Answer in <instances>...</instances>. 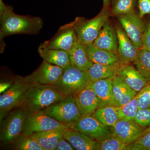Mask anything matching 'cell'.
Returning <instances> with one entry per match:
<instances>
[{"instance_id": "obj_1", "label": "cell", "mask_w": 150, "mask_h": 150, "mask_svg": "<svg viewBox=\"0 0 150 150\" xmlns=\"http://www.w3.org/2000/svg\"><path fill=\"white\" fill-rule=\"evenodd\" d=\"M0 21L1 53L4 49V38L14 34H37L43 24V20L38 17L21 16L15 13L13 8L6 5L3 0H0Z\"/></svg>"}, {"instance_id": "obj_2", "label": "cell", "mask_w": 150, "mask_h": 150, "mask_svg": "<svg viewBox=\"0 0 150 150\" xmlns=\"http://www.w3.org/2000/svg\"><path fill=\"white\" fill-rule=\"evenodd\" d=\"M66 96L54 85L32 83L25 94L20 107L29 112H39Z\"/></svg>"}, {"instance_id": "obj_3", "label": "cell", "mask_w": 150, "mask_h": 150, "mask_svg": "<svg viewBox=\"0 0 150 150\" xmlns=\"http://www.w3.org/2000/svg\"><path fill=\"white\" fill-rule=\"evenodd\" d=\"M110 16V8H103L99 14L91 19L77 17L72 23L79 41L85 45L93 43L104 23L109 19Z\"/></svg>"}, {"instance_id": "obj_4", "label": "cell", "mask_w": 150, "mask_h": 150, "mask_svg": "<svg viewBox=\"0 0 150 150\" xmlns=\"http://www.w3.org/2000/svg\"><path fill=\"white\" fill-rule=\"evenodd\" d=\"M28 112L23 108H17L1 122L0 140L3 144H11L21 136Z\"/></svg>"}, {"instance_id": "obj_5", "label": "cell", "mask_w": 150, "mask_h": 150, "mask_svg": "<svg viewBox=\"0 0 150 150\" xmlns=\"http://www.w3.org/2000/svg\"><path fill=\"white\" fill-rule=\"evenodd\" d=\"M90 82L86 72L70 65L64 68L62 76L54 86L67 96L74 95L85 88Z\"/></svg>"}, {"instance_id": "obj_6", "label": "cell", "mask_w": 150, "mask_h": 150, "mask_svg": "<svg viewBox=\"0 0 150 150\" xmlns=\"http://www.w3.org/2000/svg\"><path fill=\"white\" fill-rule=\"evenodd\" d=\"M43 111L46 115L56 121L69 126L81 117L73 95L67 96L54 103Z\"/></svg>"}, {"instance_id": "obj_7", "label": "cell", "mask_w": 150, "mask_h": 150, "mask_svg": "<svg viewBox=\"0 0 150 150\" xmlns=\"http://www.w3.org/2000/svg\"><path fill=\"white\" fill-rule=\"evenodd\" d=\"M32 83L21 79V77L16 79L12 86L0 96V119L2 121L8 114L20 107L25 92Z\"/></svg>"}, {"instance_id": "obj_8", "label": "cell", "mask_w": 150, "mask_h": 150, "mask_svg": "<svg viewBox=\"0 0 150 150\" xmlns=\"http://www.w3.org/2000/svg\"><path fill=\"white\" fill-rule=\"evenodd\" d=\"M69 128V125L56 121L46 115L43 110L28 112L22 134L31 136L40 132Z\"/></svg>"}, {"instance_id": "obj_9", "label": "cell", "mask_w": 150, "mask_h": 150, "mask_svg": "<svg viewBox=\"0 0 150 150\" xmlns=\"http://www.w3.org/2000/svg\"><path fill=\"white\" fill-rule=\"evenodd\" d=\"M119 24L138 49L143 48V39L146 29V22L137 12L116 16Z\"/></svg>"}, {"instance_id": "obj_10", "label": "cell", "mask_w": 150, "mask_h": 150, "mask_svg": "<svg viewBox=\"0 0 150 150\" xmlns=\"http://www.w3.org/2000/svg\"><path fill=\"white\" fill-rule=\"evenodd\" d=\"M79 41L77 35L72 23L59 28L56 34L50 40L39 46L40 48L59 49L69 52Z\"/></svg>"}, {"instance_id": "obj_11", "label": "cell", "mask_w": 150, "mask_h": 150, "mask_svg": "<svg viewBox=\"0 0 150 150\" xmlns=\"http://www.w3.org/2000/svg\"><path fill=\"white\" fill-rule=\"evenodd\" d=\"M70 129L85 134L100 142L112 136L110 129L91 115L81 117L69 126Z\"/></svg>"}, {"instance_id": "obj_12", "label": "cell", "mask_w": 150, "mask_h": 150, "mask_svg": "<svg viewBox=\"0 0 150 150\" xmlns=\"http://www.w3.org/2000/svg\"><path fill=\"white\" fill-rule=\"evenodd\" d=\"M64 70V68L43 60L38 69L31 74L21 78L22 80L30 83L54 85L60 79Z\"/></svg>"}, {"instance_id": "obj_13", "label": "cell", "mask_w": 150, "mask_h": 150, "mask_svg": "<svg viewBox=\"0 0 150 150\" xmlns=\"http://www.w3.org/2000/svg\"><path fill=\"white\" fill-rule=\"evenodd\" d=\"M115 27L118 39L117 56L122 66L134 63L137 59L139 49L128 37L120 24L115 23Z\"/></svg>"}, {"instance_id": "obj_14", "label": "cell", "mask_w": 150, "mask_h": 150, "mask_svg": "<svg viewBox=\"0 0 150 150\" xmlns=\"http://www.w3.org/2000/svg\"><path fill=\"white\" fill-rule=\"evenodd\" d=\"M145 129L133 121L120 118L110 130L113 136L128 145L135 142Z\"/></svg>"}, {"instance_id": "obj_15", "label": "cell", "mask_w": 150, "mask_h": 150, "mask_svg": "<svg viewBox=\"0 0 150 150\" xmlns=\"http://www.w3.org/2000/svg\"><path fill=\"white\" fill-rule=\"evenodd\" d=\"M93 44L97 48L117 55L118 39L117 33L115 25L112 24L109 19L104 23Z\"/></svg>"}, {"instance_id": "obj_16", "label": "cell", "mask_w": 150, "mask_h": 150, "mask_svg": "<svg viewBox=\"0 0 150 150\" xmlns=\"http://www.w3.org/2000/svg\"><path fill=\"white\" fill-rule=\"evenodd\" d=\"M81 117L91 115L99 108V101L93 90L88 85L73 95Z\"/></svg>"}, {"instance_id": "obj_17", "label": "cell", "mask_w": 150, "mask_h": 150, "mask_svg": "<svg viewBox=\"0 0 150 150\" xmlns=\"http://www.w3.org/2000/svg\"><path fill=\"white\" fill-rule=\"evenodd\" d=\"M64 137L76 150H101L98 141L69 128L65 131Z\"/></svg>"}, {"instance_id": "obj_18", "label": "cell", "mask_w": 150, "mask_h": 150, "mask_svg": "<svg viewBox=\"0 0 150 150\" xmlns=\"http://www.w3.org/2000/svg\"><path fill=\"white\" fill-rule=\"evenodd\" d=\"M118 75L131 89L137 93L150 84L138 69L131 64L122 66Z\"/></svg>"}, {"instance_id": "obj_19", "label": "cell", "mask_w": 150, "mask_h": 150, "mask_svg": "<svg viewBox=\"0 0 150 150\" xmlns=\"http://www.w3.org/2000/svg\"><path fill=\"white\" fill-rule=\"evenodd\" d=\"M112 88L115 106L124 105L138 93L131 89L118 75L112 79Z\"/></svg>"}, {"instance_id": "obj_20", "label": "cell", "mask_w": 150, "mask_h": 150, "mask_svg": "<svg viewBox=\"0 0 150 150\" xmlns=\"http://www.w3.org/2000/svg\"><path fill=\"white\" fill-rule=\"evenodd\" d=\"M88 86L96 94L99 101V108L115 105L112 88V79L90 82Z\"/></svg>"}, {"instance_id": "obj_21", "label": "cell", "mask_w": 150, "mask_h": 150, "mask_svg": "<svg viewBox=\"0 0 150 150\" xmlns=\"http://www.w3.org/2000/svg\"><path fill=\"white\" fill-rule=\"evenodd\" d=\"M122 67L120 64L110 65L93 64L86 73L90 80L93 82L112 79L118 75Z\"/></svg>"}, {"instance_id": "obj_22", "label": "cell", "mask_w": 150, "mask_h": 150, "mask_svg": "<svg viewBox=\"0 0 150 150\" xmlns=\"http://www.w3.org/2000/svg\"><path fill=\"white\" fill-rule=\"evenodd\" d=\"M86 47L89 59L93 64L106 65L120 64L117 54L97 48L93 43L86 45Z\"/></svg>"}, {"instance_id": "obj_23", "label": "cell", "mask_w": 150, "mask_h": 150, "mask_svg": "<svg viewBox=\"0 0 150 150\" xmlns=\"http://www.w3.org/2000/svg\"><path fill=\"white\" fill-rule=\"evenodd\" d=\"M69 53L70 64L78 69L86 72L93 64L88 56L86 45L79 40Z\"/></svg>"}, {"instance_id": "obj_24", "label": "cell", "mask_w": 150, "mask_h": 150, "mask_svg": "<svg viewBox=\"0 0 150 150\" xmlns=\"http://www.w3.org/2000/svg\"><path fill=\"white\" fill-rule=\"evenodd\" d=\"M67 129H55L36 133L31 136L39 143L43 150H55L57 143L61 138L64 137Z\"/></svg>"}, {"instance_id": "obj_25", "label": "cell", "mask_w": 150, "mask_h": 150, "mask_svg": "<svg viewBox=\"0 0 150 150\" xmlns=\"http://www.w3.org/2000/svg\"><path fill=\"white\" fill-rule=\"evenodd\" d=\"M38 52L43 60L52 64L64 69L71 65L69 53L67 51L38 47Z\"/></svg>"}, {"instance_id": "obj_26", "label": "cell", "mask_w": 150, "mask_h": 150, "mask_svg": "<svg viewBox=\"0 0 150 150\" xmlns=\"http://www.w3.org/2000/svg\"><path fill=\"white\" fill-rule=\"evenodd\" d=\"M91 115L103 125L110 129L119 119L118 106L109 105L100 107Z\"/></svg>"}, {"instance_id": "obj_27", "label": "cell", "mask_w": 150, "mask_h": 150, "mask_svg": "<svg viewBox=\"0 0 150 150\" xmlns=\"http://www.w3.org/2000/svg\"><path fill=\"white\" fill-rule=\"evenodd\" d=\"M138 0H110V15L117 16L136 11Z\"/></svg>"}, {"instance_id": "obj_28", "label": "cell", "mask_w": 150, "mask_h": 150, "mask_svg": "<svg viewBox=\"0 0 150 150\" xmlns=\"http://www.w3.org/2000/svg\"><path fill=\"white\" fill-rule=\"evenodd\" d=\"M145 87L139 92L133 99L124 105L118 106L119 119L133 121L139 110V99L145 90Z\"/></svg>"}, {"instance_id": "obj_29", "label": "cell", "mask_w": 150, "mask_h": 150, "mask_svg": "<svg viewBox=\"0 0 150 150\" xmlns=\"http://www.w3.org/2000/svg\"><path fill=\"white\" fill-rule=\"evenodd\" d=\"M136 68L144 77L150 82V52L144 48L140 49L134 62Z\"/></svg>"}, {"instance_id": "obj_30", "label": "cell", "mask_w": 150, "mask_h": 150, "mask_svg": "<svg viewBox=\"0 0 150 150\" xmlns=\"http://www.w3.org/2000/svg\"><path fill=\"white\" fill-rule=\"evenodd\" d=\"M12 144L15 150H43L39 143L31 136L22 134Z\"/></svg>"}, {"instance_id": "obj_31", "label": "cell", "mask_w": 150, "mask_h": 150, "mask_svg": "<svg viewBox=\"0 0 150 150\" xmlns=\"http://www.w3.org/2000/svg\"><path fill=\"white\" fill-rule=\"evenodd\" d=\"M126 150H150V126L135 142L127 145Z\"/></svg>"}, {"instance_id": "obj_32", "label": "cell", "mask_w": 150, "mask_h": 150, "mask_svg": "<svg viewBox=\"0 0 150 150\" xmlns=\"http://www.w3.org/2000/svg\"><path fill=\"white\" fill-rule=\"evenodd\" d=\"M99 143L101 150H125L127 146L120 139L112 135Z\"/></svg>"}, {"instance_id": "obj_33", "label": "cell", "mask_w": 150, "mask_h": 150, "mask_svg": "<svg viewBox=\"0 0 150 150\" xmlns=\"http://www.w3.org/2000/svg\"><path fill=\"white\" fill-rule=\"evenodd\" d=\"M133 121L144 128L150 126V108L139 109Z\"/></svg>"}, {"instance_id": "obj_34", "label": "cell", "mask_w": 150, "mask_h": 150, "mask_svg": "<svg viewBox=\"0 0 150 150\" xmlns=\"http://www.w3.org/2000/svg\"><path fill=\"white\" fill-rule=\"evenodd\" d=\"M150 108V84L145 87V90L139 99V110Z\"/></svg>"}, {"instance_id": "obj_35", "label": "cell", "mask_w": 150, "mask_h": 150, "mask_svg": "<svg viewBox=\"0 0 150 150\" xmlns=\"http://www.w3.org/2000/svg\"><path fill=\"white\" fill-rule=\"evenodd\" d=\"M137 7L141 17L143 18L146 15H150V0H138Z\"/></svg>"}, {"instance_id": "obj_36", "label": "cell", "mask_w": 150, "mask_h": 150, "mask_svg": "<svg viewBox=\"0 0 150 150\" xmlns=\"http://www.w3.org/2000/svg\"><path fill=\"white\" fill-rule=\"evenodd\" d=\"M143 48L150 52V16L146 22V29L143 39Z\"/></svg>"}, {"instance_id": "obj_37", "label": "cell", "mask_w": 150, "mask_h": 150, "mask_svg": "<svg viewBox=\"0 0 150 150\" xmlns=\"http://www.w3.org/2000/svg\"><path fill=\"white\" fill-rule=\"evenodd\" d=\"M56 150H76L72 145L63 137L57 143Z\"/></svg>"}, {"instance_id": "obj_38", "label": "cell", "mask_w": 150, "mask_h": 150, "mask_svg": "<svg viewBox=\"0 0 150 150\" xmlns=\"http://www.w3.org/2000/svg\"><path fill=\"white\" fill-rule=\"evenodd\" d=\"M15 80L13 82H12V81H4L2 82H1V84H0V92H1L0 93H1V94L3 93L4 92L6 91L7 90L10 88L13 84L14 82L15 81Z\"/></svg>"}, {"instance_id": "obj_39", "label": "cell", "mask_w": 150, "mask_h": 150, "mask_svg": "<svg viewBox=\"0 0 150 150\" xmlns=\"http://www.w3.org/2000/svg\"><path fill=\"white\" fill-rule=\"evenodd\" d=\"M102 1L103 8H110V0H102Z\"/></svg>"}]
</instances>
